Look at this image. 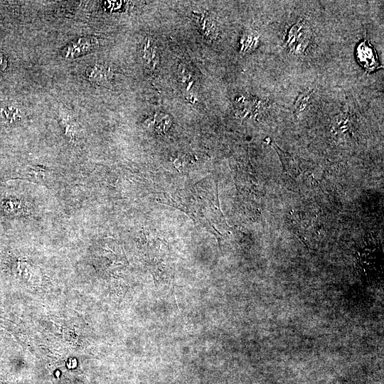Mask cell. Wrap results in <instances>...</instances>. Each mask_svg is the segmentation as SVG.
<instances>
[{
    "instance_id": "6da1fadb",
    "label": "cell",
    "mask_w": 384,
    "mask_h": 384,
    "mask_svg": "<svg viewBox=\"0 0 384 384\" xmlns=\"http://www.w3.org/2000/svg\"><path fill=\"white\" fill-rule=\"evenodd\" d=\"M99 46V41L94 36L80 37L67 44L61 50L65 58H75L90 53Z\"/></svg>"
},
{
    "instance_id": "7a4b0ae2",
    "label": "cell",
    "mask_w": 384,
    "mask_h": 384,
    "mask_svg": "<svg viewBox=\"0 0 384 384\" xmlns=\"http://www.w3.org/2000/svg\"><path fill=\"white\" fill-rule=\"evenodd\" d=\"M309 28L303 21L295 23L289 31L287 44L290 50L296 53L304 51L309 41Z\"/></svg>"
},
{
    "instance_id": "3957f363",
    "label": "cell",
    "mask_w": 384,
    "mask_h": 384,
    "mask_svg": "<svg viewBox=\"0 0 384 384\" xmlns=\"http://www.w3.org/2000/svg\"><path fill=\"white\" fill-rule=\"evenodd\" d=\"M356 53L358 60L366 70L371 72L380 67L375 50L368 41L361 42L357 48Z\"/></svg>"
},
{
    "instance_id": "277c9868",
    "label": "cell",
    "mask_w": 384,
    "mask_h": 384,
    "mask_svg": "<svg viewBox=\"0 0 384 384\" xmlns=\"http://www.w3.org/2000/svg\"><path fill=\"white\" fill-rule=\"evenodd\" d=\"M140 57L144 63L151 69L159 63V55L156 43L150 37H145L140 44Z\"/></svg>"
},
{
    "instance_id": "5b68a950",
    "label": "cell",
    "mask_w": 384,
    "mask_h": 384,
    "mask_svg": "<svg viewBox=\"0 0 384 384\" xmlns=\"http://www.w3.org/2000/svg\"><path fill=\"white\" fill-rule=\"evenodd\" d=\"M86 75L92 84L96 85H106L113 77L111 68L102 63H95L86 70Z\"/></svg>"
},
{
    "instance_id": "8992f818",
    "label": "cell",
    "mask_w": 384,
    "mask_h": 384,
    "mask_svg": "<svg viewBox=\"0 0 384 384\" xmlns=\"http://www.w3.org/2000/svg\"><path fill=\"white\" fill-rule=\"evenodd\" d=\"M24 116L23 109L15 103L0 104V119L9 123L21 121Z\"/></svg>"
},
{
    "instance_id": "52a82bcc",
    "label": "cell",
    "mask_w": 384,
    "mask_h": 384,
    "mask_svg": "<svg viewBox=\"0 0 384 384\" xmlns=\"http://www.w3.org/2000/svg\"><path fill=\"white\" fill-rule=\"evenodd\" d=\"M151 122L154 124V130L159 134L166 132L171 124L170 116L163 113L154 115Z\"/></svg>"
},
{
    "instance_id": "ba28073f",
    "label": "cell",
    "mask_w": 384,
    "mask_h": 384,
    "mask_svg": "<svg viewBox=\"0 0 384 384\" xmlns=\"http://www.w3.org/2000/svg\"><path fill=\"white\" fill-rule=\"evenodd\" d=\"M201 27L203 31L204 34L207 36H214L218 33V26L216 21L210 16H204L201 18Z\"/></svg>"
},
{
    "instance_id": "9c48e42d",
    "label": "cell",
    "mask_w": 384,
    "mask_h": 384,
    "mask_svg": "<svg viewBox=\"0 0 384 384\" xmlns=\"http://www.w3.org/2000/svg\"><path fill=\"white\" fill-rule=\"evenodd\" d=\"M258 41V36L254 31L246 32L242 40V50L244 52L250 51L254 49Z\"/></svg>"
},
{
    "instance_id": "30bf717a",
    "label": "cell",
    "mask_w": 384,
    "mask_h": 384,
    "mask_svg": "<svg viewBox=\"0 0 384 384\" xmlns=\"http://www.w3.org/2000/svg\"><path fill=\"white\" fill-rule=\"evenodd\" d=\"M311 95V92L309 90L304 92L299 95L294 105L295 112L297 113L303 112L307 107V105L310 101Z\"/></svg>"
},
{
    "instance_id": "8fae6325",
    "label": "cell",
    "mask_w": 384,
    "mask_h": 384,
    "mask_svg": "<svg viewBox=\"0 0 384 384\" xmlns=\"http://www.w3.org/2000/svg\"><path fill=\"white\" fill-rule=\"evenodd\" d=\"M7 66V60L4 55L0 52V70H4Z\"/></svg>"
}]
</instances>
